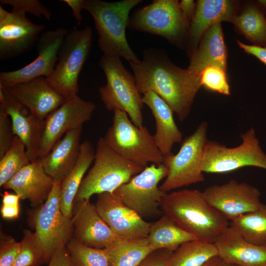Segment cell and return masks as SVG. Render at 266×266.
I'll list each match as a JSON object with an SVG mask.
<instances>
[{"instance_id":"obj_1","label":"cell","mask_w":266,"mask_h":266,"mask_svg":"<svg viewBox=\"0 0 266 266\" xmlns=\"http://www.w3.org/2000/svg\"><path fill=\"white\" fill-rule=\"evenodd\" d=\"M139 63L130 62L140 94L153 91L170 107L180 121L190 114L201 86L200 75L174 65L163 51L146 49Z\"/></svg>"},{"instance_id":"obj_2","label":"cell","mask_w":266,"mask_h":266,"mask_svg":"<svg viewBox=\"0 0 266 266\" xmlns=\"http://www.w3.org/2000/svg\"><path fill=\"white\" fill-rule=\"evenodd\" d=\"M160 209L179 227L200 241L214 243L230 225L229 220L208 203L202 192L196 189L166 193Z\"/></svg>"},{"instance_id":"obj_3","label":"cell","mask_w":266,"mask_h":266,"mask_svg":"<svg viewBox=\"0 0 266 266\" xmlns=\"http://www.w3.org/2000/svg\"><path fill=\"white\" fill-rule=\"evenodd\" d=\"M141 0L107 2L84 0V9L92 16L99 35L98 44L103 55L123 58L129 63L140 61L130 48L126 36L129 13Z\"/></svg>"},{"instance_id":"obj_4","label":"cell","mask_w":266,"mask_h":266,"mask_svg":"<svg viewBox=\"0 0 266 266\" xmlns=\"http://www.w3.org/2000/svg\"><path fill=\"white\" fill-rule=\"evenodd\" d=\"M144 168L117 153L100 137L97 143L94 165L84 177L74 204L90 200L95 194L113 193Z\"/></svg>"},{"instance_id":"obj_5","label":"cell","mask_w":266,"mask_h":266,"mask_svg":"<svg viewBox=\"0 0 266 266\" xmlns=\"http://www.w3.org/2000/svg\"><path fill=\"white\" fill-rule=\"evenodd\" d=\"M129 118L125 111H113L112 124L103 137L105 142L121 156L144 167L149 163H163L164 156L154 135L145 126H135Z\"/></svg>"},{"instance_id":"obj_6","label":"cell","mask_w":266,"mask_h":266,"mask_svg":"<svg viewBox=\"0 0 266 266\" xmlns=\"http://www.w3.org/2000/svg\"><path fill=\"white\" fill-rule=\"evenodd\" d=\"M99 65L106 78V84L99 89L105 108L126 112L136 126L143 125V102L135 79L123 66L119 58L102 55Z\"/></svg>"},{"instance_id":"obj_7","label":"cell","mask_w":266,"mask_h":266,"mask_svg":"<svg viewBox=\"0 0 266 266\" xmlns=\"http://www.w3.org/2000/svg\"><path fill=\"white\" fill-rule=\"evenodd\" d=\"M92 39V30L89 26L68 31L60 48L54 71L46 78L65 101L77 96L79 76L89 56Z\"/></svg>"},{"instance_id":"obj_8","label":"cell","mask_w":266,"mask_h":266,"mask_svg":"<svg viewBox=\"0 0 266 266\" xmlns=\"http://www.w3.org/2000/svg\"><path fill=\"white\" fill-rule=\"evenodd\" d=\"M207 129V122H201L195 131L186 138L177 154L171 152L164 156L163 163L168 173L159 187L163 192L167 193L205 180L202 163Z\"/></svg>"},{"instance_id":"obj_9","label":"cell","mask_w":266,"mask_h":266,"mask_svg":"<svg viewBox=\"0 0 266 266\" xmlns=\"http://www.w3.org/2000/svg\"><path fill=\"white\" fill-rule=\"evenodd\" d=\"M61 182L54 181L52 189L44 202L29 212V223L34 230L46 262L57 249L66 246L73 238L72 219L65 216L61 209Z\"/></svg>"},{"instance_id":"obj_10","label":"cell","mask_w":266,"mask_h":266,"mask_svg":"<svg viewBox=\"0 0 266 266\" xmlns=\"http://www.w3.org/2000/svg\"><path fill=\"white\" fill-rule=\"evenodd\" d=\"M240 137L241 143L232 148L207 140L202 163L203 173H225L249 166L266 170V154L260 145L255 130L250 128L241 133Z\"/></svg>"},{"instance_id":"obj_11","label":"cell","mask_w":266,"mask_h":266,"mask_svg":"<svg viewBox=\"0 0 266 266\" xmlns=\"http://www.w3.org/2000/svg\"><path fill=\"white\" fill-rule=\"evenodd\" d=\"M190 23L176 0H155L136 10L129 18L128 27L133 30L161 36L180 44L188 35Z\"/></svg>"},{"instance_id":"obj_12","label":"cell","mask_w":266,"mask_h":266,"mask_svg":"<svg viewBox=\"0 0 266 266\" xmlns=\"http://www.w3.org/2000/svg\"><path fill=\"white\" fill-rule=\"evenodd\" d=\"M167 173L163 163L152 164L112 193L143 218L157 214L162 199L166 193L158 185Z\"/></svg>"},{"instance_id":"obj_13","label":"cell","mask_w":266,"mask_h":266,"mask_svg":"<svg viewBox=\"0 0 266 266\" xmlns=\"http://www.w3.org/2000/svg\"><path fill=\"white\" fill-rule=\"evenodd\" d=\"M95 109L94 103L78 95L65 101L44 120L37 159L46 156L64 134L82 127L91 120Z\"/></svg>"},{"instance_id":"obj_14","label":"cell","mask_w":266,"mask_h":266,"mask_svg":"<svg viewBox=\"0 0 266 266\" xmlns=\"http://www.w3.org/2000/svg\"><path fill=\"white\" fill-rule=\"evenodd\" d=\"M68 32L64 27L43 32L37 42L36 58L21 68L0 72V86L7 87L37 77L51 76L58 61L60 48Z\"/></svg>"},{"instance_id":"obj_15","label":"cell","mask_w":266,"mask_h":266,"mask_svg":"<svg viewBox=\"0 0 266 266\" xmlns=\"http://www.w3.org/2000/svg\"><path fill=\"white\" fill-rule=\"evenodd\" d=\"M45 27L32 23L23 11L12 8L8 12L0 6V59L7 60L29 51Z\"/></svg>"},{"instance_id":"obj_16","label":"cell","mask_w":266,"mask_h":266,"mask_svg":"<svg viewBox=\"0 0 266 266\" xmlns=\"http://www.w3.org/2000/svg\"><path fill=\"white\" fill-rule=\"evenodd\" d=\"M202 193L208 203L231 221L256 210L263 203L258 188L234 179L221 185L209 186Z\"/></svg>"},{"instance_id":"obj_17","label":"cell","mask_w":266,"mask_h":266,"mask_svg":"<svg viewBox=\"0 0 266 266\" xmlns=\"http://www.w3.org/2000/svg\"><path fill=\"white\" fill-rule=\"evenodd\" d=\"M95 206L101 217L119 239L147 237L151 223L145 221L113 193L98 195Z\"/></svg>"},{"instance_id":"obj_18","label":"cell","mask_w":266,"mask_h":266,"mask_svg":"<svg viewBox=\"0 0 266 266\" xmlns=\"http://www.w3.org/2000/svg\"><path fill=\"white\" fill-rule=\"evenodd\" d=\"M71 219L73 238L85 246L104 249L119 239L90 200L74 203Z\"/></svg>"},{"instance_id":"obj_19","label":"cell","mask_w":266,"mask_h":266,"mask_svg":"<svg viewBox=\"0 0 266 266\" xmlns=\"http://www.w3.org/2000/svg\"><path fill=\"white\" fill-rule=\"evenodd\" d=\"M2 87L33 115L42 120L65 102L44 77Z\"/></svg>"},{"instance_id":"obj_20","label":"cell","mask_w":266,"mask_h":266,"mask_svg":"<svg viewBox=\"0 0 266 266\" xmlns=\"http://www.w3.org/2000/svg\"><path fill=\"white\" fill-rule=\"evenodd\" d=\"M0 106L10 118L13 134L24 144L30 161L36 160L44 120L33 115L1 86Z\"/></svg>"},{"instance_id":"obj_21","label":"cell","mask_w":266,"mask_h":266,"mask_svg":"<svg viewBox=\"0 0 266 266\" xmlns=\"http://www.w3.org/2000/svg\"><path fill=\"white\" fill-rule=\"evenodd\" d=\"M54 182L45 172L41 160L36 159L18 171L2 187L12 190L21 200H27L36 207L46 200Z\"/></svg>"},{"instance_id":"obj_22","label":"cell","mask_w":266,"mask_h":266,"mask_svg":"<svg viewBox=\"0 0 266 266\" xmlns=\"http://www.w3.org/2000/svg\"><path fill=\"white\" fill-rule=\"evenodd\" d=\"M214 243L218 257L226 262L238 266H266V247L249 242L230 225Z\"/></svg>"},{"instance_id":"obj_23","label":"cell","mask_w":266,"mask_h":266,"mask_svg":"<svg viewBox=\"0 0 266 266\" xmlns=\"http://www.w3.org/2000/svg\"><path fill=\"white\" fill-rule=\"evenodd\" d=\"M154 116L156 132L154 137L163 156L171 152L173 146L182 141V133L176 125L173 112L166 102L153 91H148L142 98Z\"/></svg>"},{"instance_id":"obj_24","label":"cell","mask_w":266,"mask_h":266,"mask_svg":"<svg viewBox=\"0 0 266 266\" xmlns=\"http://www.w3.org/2000/svg\"><path fill=\"white\" fill-rule=\"evenodd\" d=\"M235 11V6L232 1L198 0L188 33L191 55L198 48L199 41L206 30L222 21L233 22L236 17Z\"/></svg>"},{"instance_id":"obj_25","label":"cell","mask_w":266,"mask_h":266,"mask_svg":"<svg viewBox=\"0 0 266 266\" xmlns=\"http://www.w3.org/2000/svg\"><path fill=\"white\" fill-rule=\"evenodd\" d=\"M82 127L67 132L41 159L45 172L54 181L62 180L75 165L80 152V139Z\"/></svg>"},{"instance_id":"obj_26","label":"cell","mask_w":266,"mask_h":266,"mask_svg":"<svg viewBox=\"0 0 266 266\" xmlns=\"http://www.w3.org/2000/svg\"><path fill=\"white\" fill-rule=\"evenodd\" d=\"M227 51L220 23H216L203 33L199 47L192 54L187 69L200 75L208 66L219 67L226 71Z\"/></svg>"},{"instance_id":"obj_27","label":"cell","mask_w":266,"mask_h":266,"mask_svg":"<svg viewBox=\"0 0 266 266\" xmlns=\"http://www.w3.org/2000/svg\"><path fill=\"white\" fill-rule=\"evenodd\" d=\"M95 157V150L89 140L80 147L77 161L68 174L62 180L60 193L61 209L63 214L72 218L74 200L85 174Z\"/></svg>"},{"instance_id":"obj_28","label":"cell","mask_w":266,"mask_h":266,"mask_svg":"<svg viewBox=\"0 0 266 266\" xmlns=\"http://www.w3.org/2000/svg\"><path fill=\"white\" fill-rule=\"evenodd\" d=\"M147 238L153 251L168 249L173 251L183 243L197 239L165 214L151 224Z\"/></svg>"},{"instance_id":"obj_29","label":"cell","mask_w":266,"mask_h":266,"mask_svg":"<svg viewBox=\"0 0 266 266\" xmlns=\"http://www.w3.org/2000/svg\"><path fill=\"white\" fill-rule=\"evenodd\" d=\"M104 249L109 266H137L154 251L147 238L117 239Z\"/></svg>"},{"instance_id":"obj_30","label":"cell","mask_w":266,"mask_h":266,"mask_svg":"<svg viewBox=\"0 0 266 266\" xmlns=\"http://www.w3.org/2000/svg\"><path fill=\"white\" fill-rule=\"evenodd\" d=\"M265 11L257 3L247 5L233 22L236 28L254 45L266 47Z\"/></svg>"},{"instance_id":"obj_31","label":"cell","mask_w":266,"mask_h":266,"mask_svg":"<svg viewBox=\"0 0 266 266\" xmlns=\"http://www.w3.org/2000/svg\"><path fill=\"white\" fill-rule=\"evenodd\" d=\"M214 243L194 240L181 244L172 253L170 266H202L211 259L218 257Z\"/></svg>"},{"instance_id":"obj_32","label":"cell","mask_w":266,"mask_h":266,"mask_svg":"<svg viewBox=\"0 0 266 266\" xmlns=\"http://www.w3.org/2000/svg\"><path fill=\"white\" fill-rule=\"evenodd\" d=\"M235 228L247 241L266 247V204L256 210L241 215L231 221Z\"/></svg>"},{"instance_id":"obj_33","label":"cell","mask_w":266,"mask_h":266,"mask_svg":"<svg viewBox=\"0 0 266 266\" xmlns=\"http://www.w3.org/2000/svg\"><path fill=\"white\" fill-rule=\"evenodd\" d=\"M30 162L24 144L15 136L11 146L0 159V186L2 187Z\"/></svg>"},{"instance_id":"obj_34","label":"cell","mask_w":266,"mask_h":266,"mask_svg":"<svg viewBox=\"0 0 266 266\" xmlns=\"http://www.w3.org/2000/svg\"><path fill=\"white\" fill-rule=\"evenodd\" d=\"M74 266H109L105 249L85 246L74 238L66 245Z\"/></svg>"},{"instance_id":"obj_35","label":"cell","mask_w":266,"mask_h":266,"mask_svg":"<svg viewBox=\"0 0 266 266\" xmlns=\"http://www.w3.org/2000/svg\"><path fill=\"white\" fill-rule=\"evenodd\" d=\"M19 252L13 266H38L46 262L44 252L35 233L24 230Z\"/></svg>"},{"instance_id":"obj_36","label":"cell","mask_w":266,"mask_h":266,"mask_svg":"<svg viewBox=\"0 0 266 266\" xmlns=\"http://www.w3.org/2000/svg\"><path fill=\"white\" fill-rule=\"evenodd\" d=\"M201 86L211 91L225 95L230 94L226 71L216 66H208L200 73Z\"/></svg>"},{"instance_id":"obj_37","label":"cell","mask_w":266,"mask_h":266,"mask_svg":"<svg viewBox=\"0 0 266 266\" xmlns=\"http://www.w3.org/2000/svg\"><path fill=\"white\" fill-rule=\"evenodd\" d=\"M0 2L26 13H30L37 18L43 17L47 20H51V12L38 0H0Z\"/></svg>"},{"instance_id":"obj_38","label":"cell","mask_w":266,"mask_h":266,"mask_svg":"<svg viewBox=\"0 0 266 266\" xmlns=\"http://www.w3.org/2000/svg\"><path fill=\"white\" fill-rule=\"evenodd\" d=\"M21 242L12 236L0 232V266H13L19 252Z\"/></svg>"},{"instance_id":"obj_39","label":"cell","mask_w":266,"mask_h":266,"mask_svg":"<svg viewBox=\"0 0 266 266\" xmlns=\"http://www.w3.org/2000/svg\"><path fill=\"white\" fill-rule=\"evenodd\" d=\"M8 117L3 108L0 106V158L10 148L15 136Z\"/></svg>"},{"instance_id":"obj_40","label":"cell","mask_w":266,"mask_h":266,"mask_svg":"<svg viewBox=\"0 0 266 266\" xmlns=\"http://www.w3.org/2000/svg\"><path fill=\"white\" fill-rule=\"evenodd\" d=\"M173 252L168 249L154 251L137 266H170V258Z\"/></svg>"},{"instance_id":"obj_41","label":"cell","mask_w":266,"mask_h":266,"mask_svg":"<svg viewBox=\"0 0 266 266\" xmlns=\"http://www.w3.org/2000/svg\"><path fill=\"white\" fill-rule=\"evenodd\" d=\"M47 266H74L66 246L60 247L54 252Z\"/></svg>"},{"instance_id":"obj_42","label":"cell","mask_w":266,"mask_h":266,"mask_svg":"<svg viewBox=\"0 0 266 266\" xmlns=\"http://www.w3.org/2000/svg\"><path fill=\"white\" fill-rule=\"evenodd\" d=\"M237 44L246 53L254 56L266 65V47L247 45L238 40Z\"/></svg>"},{"instance_id":"obj_43","label":"cell","mask_w":266,"mask_h":266,"mask_svg":"<svg viewBox=\"0 0 266 266\" xmlns=\"http://www.w3.org/2000/svg\"><path fill=\"white\" fill-rule=\"evenodd\" d=\"M61 1L66 3L71 8L73 17L77 22L80 24L82 20L81 12L84 9V0H62Z\"/></svg>"},{"instance_id":"obj_44","label":"cell","mask_w":266,"mask_h":266,"mask_svg":"<svg viewBox=\"0 0 266 266\" xmlns=\"http://www.w3.org/2000/svg\"><path fill=\"white\" fill-rule=\"evenodd\" d=\"M179 5L183 14L190 25L196 10V3L192 0H182L179 2Z\"/></svg>"},{"instance_id":"obj_45","label":"cell","mask_w":266,"mask_h":266,"mask_svg":"<svg viewBox=\"0 0 266 266\" xmlns=\"http://www.w3.org/2000/svg\"><path fill=\"white\" fill-rule=\"evenodd\" d=\"M20 212L19 205L2 204L0 213L3 218L5 219H15L19 217Z\"/></svg>"},{"instance_id":"obj_46","label":"cell","mask_w":266,"mask_h":266,"mask_svg":"<svg viewBox=\"0 0 266 266\" xmlns=\"http://www.w3.org/2000/svg\"><path fill=\"white\" fill-rule=\"evenodd\" d=\"M2 196V204L9 205H19V200H21L18 195L11 194L5 191Z\"/></svg>"},{"instance_id":"obj_47","label":"cell","mask_w":266,"mask_h":266,"mask_svg":"<svg viewBox=\"0 0 266 266\" xmlns=\"http://www.w3.org/2000/svg\"><path fill=\"white\" fill-rule=\"evenodd\" d=\"M209 266H238L236 265L229 263L223 261L218 256L211 260Z\"/></svg>"},{"instance_id":"obj_48","label":"cell","mask_w":266,"mask_h":266,"mask_svg":"<svg viewBox=\"0 0 266 266\" xmlns=\"http://www.w3.org/2000/svg\"><path fill=\"white\" fill-rule=\"evenodd\" d=\"M257 3L260 6L264 11H266V0H258Z\"/></svg>"},{"instance_id":"obj_49","label":"cell","mask_w":266,"mask_h":266,"mask_svg":"<svg viewBox=\"0 0 266 266\" xmlns=\"http://www.w3.org/2000/svg\"><path fill=\"white\" fill-rule=\"evenodd\" d=\"M212 259H211L210 261H209L207 263H206L205 264H204L202 266H209Z\"/></svg>"}]
</instances>
